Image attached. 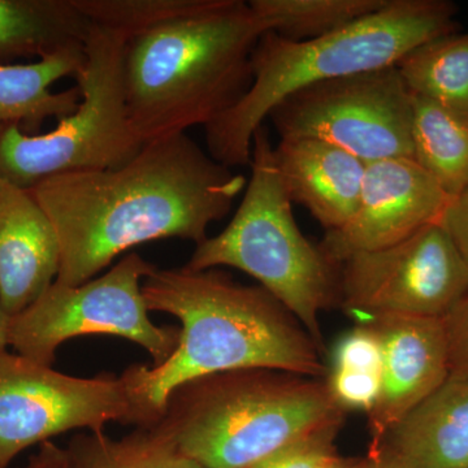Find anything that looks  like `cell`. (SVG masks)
<instances>
[{
    "instance_id": "1",
    "label": "cell",
    "mask_w": 468,
    "mask_h": 468,
    "mask_svg": "<svg viewBox=\"0 0 468 468\" xmlns=\"http://www.w3.org/2000/svg\"><path fill=\"white\" fill-rule=\"evenodd\" d=\"M245 187V176L183 133L144 144L122 167L51 176L27 190L57 232L55 282L79 286L143 243L183 239L199 245Z\"/></svg>"
},
{
    "instance_id": "2",
    "label": "cell",
    "mask_w": 468,
    "mask_h": 468,
    "mask_svg": "<svg viewBox=\"0 0 468 468\" xmlns=\"http://www.w3.org/2000/svg\"><path fill=\"white\" fill-rule=\"evenodd\" d=\"M147 310L180 320L174 353L160 365H133L120 377L138 415L153 427L181 385L234 369L268 368L325 378L328 366L309 332L261 286L220 271L156 268L143 282Z\"/></svg>"
},
{
    "instance_id": "3",
    "label": "cell",
    "mask_w": 468,
    "mask_h": 468,
    "mask_svg": "<svg viewBox=\"0 0 468 468\" xmlns=\"http://www.w3.org/2000/svg\"><path fill=\"white\" fill-rule=\"evenodd\" d=\"M270 26L242 0H209L201 11L129 39L124 86L141 143L217 120L250 89L251 55Z\"/></svg>"
},
{
    "instance_id": "4",
    "label": "cell",
    "mask_w": 468,
    "mask_h": 468,
    "mask_svg": "<svg viewBox=\"0 0 468 468\" xmlns=\"http://www.w3.org/2000/svg\"><path fill=\"white\" fill-rule=\"evenodd\" d=\"M457 12L448 0H388L374 14L313 41L264 33L251 55L250 89L205 126L207 153L228 168L250 165L252 137L280 101L318 82L396 66L418 46L457 32Z\"/></svg>"
},
{
    "instance_id": "5",
    "label": "cell",
    "mask_w": 468,
    "mask_h": 468,
    "mask_svg": "<svg viewBox=\"0 0 468 468\" xmlns=\"http://www.w3.org/2000/svg\"><path fill=\"white\" fill-rule=\"evenodd\" d=\"M345 414L325 378L246 368L181 385L154 426L205 468H251Z\"/></svg>"
},
{
    "instance_id": "6",
    "label": "cell",
    "mask_w": 468,
    "mask_h": 468,
    "mask_svg": "<svg viewBox=\"0 0 468 468\" xmlns=\"http://www.w3.org/2000/svg\"><path fill=\"white\" fill-rule=\"evenodd\" d=\"M267 126L252 137L251 177L241 205L223 232L197 245L186 267H232L260 282L324 351L319 316L338 304L340 266L298 228L277 174Z\"/></svg>"
},
{
    "instance_id": "7",
    "label": "cell",
    "mask_w": 468,
    "mask_h": 468,
    "mask_svg": "<svg viewBox=\"0 0 468 468\" xmlns=\"http://www.w3.org/2000/svg\"><path fill=\"white\" fill-rule=\"evenodd\" d=\"M129 37L94 26L86 34L84 67L76 81L79 109L48 133L26 134L9 126L0 135V178L30 189L67 172L122 167L144 144L129 122L124 61Z\"/></svg>"
},
{
    "instance_id": "8",
    "label": "cell",
    "mask_w": 468,
    "mask_h": 468,
    "mask_svg": "<svg viewBox=\"0 0 468 468\" xmlns=\"http://www.w3.org/2000/svg\"><path fill=\"white\" fill-rule=\"evenodd\" d=\"M156 266L131 252L104 275L79 286L54 282L26 311L9 318L8 346L43 366H52L60 345L88 335H109L140 345L154 366L174 353L180 337L176 326L150 319L143 282Z\"/></svg>"
},
{
    "instance_id": "9",
    "label": "cell",
    "mask_w": 468,
    "mask_h": 468,
    "mask_svg": "<svg viewBox=\"0 0 468 468\" xmlns=\"http://www.w3.org/2000/svg\"><path fill=\"white\" fill-rule=\"evenodd\" d=\"M280 140L315 138L366 165L414 160L412 95L396 66L306 86L271 111Z\"/></svg>"
},
{
    "instance_id": "10",
    "label": "cell",
    "mask_w": 468,
    "mask_h": 468,
    "mask_svg": "<svg viewBox=\"0 0 468 468\" xmlns=\"http://www.w3.org/2000/svg\"><path fill=\"white\" fill-rule=\"evenodd\" d=\"M110 423L138 427L122 377H70L20 354L0 353V468L52 437L104 432Z\"/></svg>"
},
{
    "instance_id": "11",
    "label": "cell",
    "mask_w": 468,
    "mask_h": 468,
    "mask_svg": "<svg viewBox=\"0 0 468 468\" xmlns=\"http://www.w3.org/2000/svg\"><path fill=\"white\" fill-rule=\"evenodd\" d=\"M468 292V261L440 223L340 264L343 309L367 316L443 319Z\"/></svg>"
},
{
    "instance_id": "12",
    "label": "cell",
    "mask_w": 468,
    "mask_h": 468,
    "mask_svg": "<svg viewBox=\"0 0 468 468\" xmlns=\"http://www.w3.org/2000/svg\"><path fill=\"white\" fill-rule=\"evenodd\" d=\"M451 199L415 160L371 163L356 211L340 229L325 232L319 248L340 266L351 255L389 248L440 223Z\"/></svg>"
},
{
    "instance_id": "13",
    "label": "cell",
    "mask_w": 468,
    "mask_h": 468,
    "mask_svg": "<svg viewBox=\"0 0 468 468\" xmlns=\"http://www.w3.org/2000/svg\"><path fill=\"white\" fill-rule=\"evenodd\" d=\"M383 354L378 401L368 412L369 452L451 377L442 319L372 316Z\"/></svg>"
},
{
    "instance_id": "14",
    "label": "cell",
    "mask_w": 468,
    "mask_h": 468,
    "mask_svg": "<svg viewBox=\"0 0 468 468\" xmlns=\"http://www.w3.org/2000/svg\"><path fill=\"white\" fill-rule=\"evenodd\" d=\"M60 246L50 218L29 190L0 185V309L14 318L55 282Z\"/></svg>"
},
{
    "instance_id": "15",
    "label": "cell",
    "mask_w": 468,
    "mask_h": 468,
    "mask_svg": "<svg viewBox=\"0 0 468 468\" xmlns=\"http://www.w3.org/2000/svg\"><path fill=\"white\" fill-rule=\"evenodd\" d=\"M273 158L292 203L309 209L325 232L347 223L358 205L366 163L315 138L280 140Z\"/></svg>"
},
{
    "instance_id": "16",
    "label": "cell",
    "mask_w": 468,
    "mask_h": 468,
    "mask_svg": "<svg viewBox=\"0 0 468 468\" xmlns=\"http://www.w3.org/2000/svg\"><path fill=\"white\" fill-rule=\"evenodd\" d=\"M369 455L403 468H468V378H449Z\"/></svg>"
},
{
    "instance_id": "17",
    "label": "cell",
    "mask_w": 468,
    "mask_h": 468,
    "mask_svg": "<svg viewBox=\"0 0 468 468\" xmlns=\"http://www.w3.org/2000/svg\"><path fill=\"white\" fill-rule=\"evenodd\" d=\"M84 46L55 52L30 64L0 63V135L9 126L26 134H39L46 120L72 115L79 109V86L52 92L51 86L67 76H76L84 67Z\"/></svg>"
},
{
    "instance_id": "18",
    "label": "cell",
    "mask_w": 468,
    "mask_h": 468,
    "mask_svg": "<svg viewBox=\"0 0 468 468\" xmlns=\"http://www.w3.org/2000/svg\"><path fill=\"white\" fill-rule=\"evenodd\" d=\"M90 27L75 0H0V63L81 48Z\"/></svg>"
},
{
    "instance_id": "19",
    "label": "cell",
    "mask_w": 468,
    "mask_h": 468,
    "mask_svg": "<svg viewBox=\"0 0 468 468\" xmlns=\"http://www.w3.org/2000/svg\"><path fill=\"white\" fill-rule=\"evenodd\" d=\"M414 160L451 198L468 189V115L412 95Z\"/></svg>"
},
{
    "instance_id": "20",
    "label": "cell",
    "mask_w": 468,
    "mask_h": 468,
    "mask_svg": "<svg viewBox=\"0 0 468 468\" xmlns=\"http://www.w3.org/2000/svg\"><path fill=\"white\" fill-rule=\"evenodd\" d=\"M396 68L410 94L468 115V32L423 43Z\"/></svg>"
},
{
    "instance_id": "21",
    "label": "cell",
    "mask_w": 468,
    "mask_h": 468,
    "mask_svg": "<svg viewBox=\"0 0 468 468\" xmlns=\"http://www.w3.org/2000/svg\"><path fill=\"white\" fill-rule=\"evenodd\" d=\"M66 449L73 468H205L158 426L137 427L122 439L77 433Z\"/></svg>"
},
{
    "instance_id": "22",
    "label": "cell",
    "mask_w": 468,
    "mask_h": 468,
    "mask_svg": "<svg viewBox=\"0 0 468 468\" xmlns=\"http://www.w3.org/2000/svg\"><path fill=\"white\" fill-rule=\"evenodd\" d=\"M388 0H251L271 32L292 42L322 38L374 14Z\"/></svg>"
},
{
    "instance_id": "23",
    "label": "cell",
    "mask_w": 468,
    "mask_h": 468,
    "mask_svg": "<svg viewBox=\"0 0 468 468\" xmlns=\"http://www.w3.org/2000/svg\"><path fill=\"white\" fill-rule=\"evenodd\" d=\"M209 0H75L91 24L125 33L129 38L201 11Z\"/></svg>"
},
{
    "instance_id": "24",
    "label": "cell",
    "mask_w": 468,
    "mask_h": 468,
    "mask_svg": "<svg viewBox=\"0 0 468 468\" xmlns=\"http://www.w3.org/2000/svg\"><path fill=\"white\" fill-rule=\"evenodd\" d=\"M344 421L320 428L289 443L251 468H329L338 458L335 439Z\"/></svg>"
},
{
    "instance_id": "25",
    "label": "cell",
    "mask_w": 468,
    "mask_h": 468,
    "mask_svg": "<svg viewBox=\"0 0 468 468\" xmlns=\"http://www.w3.org/2000/svg\"><path fill=\"white\" fill-rule=\"evenodd\" d=\"M383 354L378 334L368 322L341 335L331 354L328 371L354 375H380Z\"/></svg>"
},
{
    "instance_id": "26",
    "label": "cell",
    "mask_w": 468,
    "mask_h": 468,
    "mask_svg": "<svg viewBox=\"0 0 468 468\" xmlns=\"http://www.w3.org/2000/svg\"><path fill=\"white\" fill-rule=\"evenodd\" d=\"M442 322L448 346L449 378H468V292Z\"/></svg>"
},
{
    "instance_id": "27",
    "label": "cell",
    "mask_w": 468,
    "mask_h": 468,
    "mask_svg": "<svg viewBox=\"0 0 468 468\" xmlns=\"http://www.w3.org/2000/svg\"><path fill=\"white\" fill-rule=\"evenodd\" d=\"M440 224L451 234L468 261V189L451 199Z\"/></svg>"
},
{
    "instance_id": "28",
    "label": "cell",
    "mask_w": 468,
    "mask_h": 468,
    "mask_svg": "<svg viewBox=\"0 0 468 468\" xmlns=\"http://www.w3.org/2000/svg\"><path fill=\"white\" fill-rule=\"evenodd\" d=\"M20 468H73L67 449L52 441L43 442L38 452Z\"/></svg>"
},
{
    "instance_id": "29",
    "label": "cell",
    "mask_w": 468,
    "mask_h": 468,
    "mask_svg": "<svg viewBox=\"0 0 468 468\" xmlns=\"http://www.w3.org/2000/svg\"><path fill=\"white\" fill-rule=\"evenodd\" d=\"M360 468H403L399 464L393 463V462L385 460L383 457L378 455H368L367 460L362 462V467Z\"/></svg>"
},
{
    "instance_id": "30",
    "label": "cell",
    "mask_w": 468,
    "mask_h": 468,
    "mask_svg": "<svg viewBox=\"0 0 468 468\" xmlns=\"http://www.w3.org/2000/svg\"><path fill=\"white\" fill-rule=\"evenodd\" d=\"M8 322L9 318L0 309V353L7 350L8 346Z\"/></svg>"
},
{
    "instance_id": "31",
    "label": "cell",
    "mask_w": 468,
    "mask_h": 468,
    "mask_svg": "<svg viewBox=\"0 0 468 468\" xmlns=\"http://www.w3.org/2000/svg\"><path fill=\"white\" fill-rule=\"evenodd\" d=\"M362 462L358 460H344V458L338 457L329 468H360L362 467Z\"/></svg>"
},
{
    "instance_id": "32",
    "label": "cell",
    "mask_w": 468,
    "mask_h": 468,
    "mask_svg": "<svg viewBox=\"0 0 468 468\" xmlns=\"http://www.w3.org/2000/svg\"><path fill=\"white\" fill-rule=\"evenodd\" d=\"M2 181H3L2 178H0V185H2Z\"/></svg>"
}]
</instances>
